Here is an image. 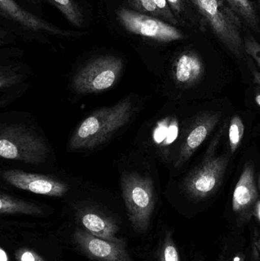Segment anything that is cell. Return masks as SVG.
Returning a JSON list of instances; mask_svg holds the SVG:
<instances>
[{
	"instance_id": "14",
	"label": "cell",
	"mask_w": 260,
	"mask_h": 261,
	"mask_svg": "<svg viewBox=\"0 0 260 261\" xmlns=\"http://www.w3.org/2000/svg\"><path fill=\"white\" fill-rule=\"evenodd\" d=\"M78 222L85 231L107 241L117 240L119 227L112 218L96 208H82L76 213Z\"/></svg>"
},
{
	"instance_id": "12",
	"label": "cell",
	"mask_w": 260,
	"mask_h": 261,
	"mask_svg": "<svg viewBox=\"0 0 260 261\" xmlns=\"http://www.w3.org/2000/svg\"><path fill=\"white\" fill-rule=\"evenodd\" d=\"M258 191L255 182L254 167L247 162L234 190L232 208L242 220L250 221L257 205Z\"/></svg>"
},
{
	"instance_id": "6",
	"label": "cell",
	"mask_w": 260,
	"mask_h": 261,
	"mask_svg": "<svg viewBox=\"0 0 260 261\" xmlns=\"http://www.w3.org/2000/svg\"><path fill=\"white\" fill-rule=\"evenodd\" d=\"M122 57L106 51L92 55L75 73L73 88L79 94L101 93L111 88L123 71Z\"/></svg>"
},
{
	"instance_id": "19",
	"label": "cell",
	"mask_w": 260,
	"mask_h": 261,
	"mask_svg": "<svg viewBox=\"0 0 260 261\" xmlns=\"http://www.w3.org/2000/svg\"><path fill=\"white\" fill-rule=\"evenodd\" d=\"M244 134V125L242 119L240 116H233L229 127V145L232 153L238 150L242 141Z\"/></svg>"
},
{
	"instance_id": "5",
	"label": "cell",
	"mask_w": 260,
	"mask_h": 261,
	"mask_svg": "<svg viewBox=\"0 0 260 261\" xmlns=\"http://www.w3.org/2000/svg\"><path fill=\"white\" fill-rule=\"evenodd\" d=\"M215 36L238 58L244 56V40L240 17L224 0H190Z\"/></svg>"
},
{
	"instance_id": "4",
	"label": "cell",
	"mask_w": 260,
	"mask_h": 261,
	"mask_svg": "<svg viewBox=\"0 0 260 261\" xmlns=\"http://www.w3.org/2000/svg\"><path fill=\"white\" fill-rule=\"evenodd\" d=\"M121 188L128 220L133 230L139 234L147 232L156 205L152 180L137 172H130L122 176Z\"/></svg>"
},
{
	"instance_id": "22",
	"label": "cell",
	"mask_w": 260,
	"mask_h": 261,
	"mask_svg": "<svg viewBox=\"0 0 260 261\" xmlns=\"http://www.w3.org/2000/svg\"><path fill=\"white\" fill-rule=\"evenodd\" d=\"M177 129L178 128H177V124H172L168 128L163 125H160L156 128L155 132H154V140L157 144H161L165 142V144H166V135H167L168 141H169V144H170L175 140Z\"/></svg>"
},
{
	"instance_id": "18",
	"label": "cell",
	"mask_w": 260,
	"mask_h": 261,
	"mask_svg": "<svg viewBox=\"0 0 260 261\" xmlns=\"http://www.w3.org/2000/svg\"><path fill=\"white\" fill-rule=\"evenodd\" d=\"M115 1L123 7L131 9L134 12L151 15L163 20L161 13L157 9L155 0H115Z\"/></svg>"
},
{
	"instance_id": "23",
	"label": "cell",
	"mask_w": 260,
	"mask_h": 261,
	"mask_svg": "<svg viewBox=\"0 0 260 261\" xmlns=\"http://www.w3.org/2000/svg\"><path fill=\"white\" fill-rule=\"evenodd\" d=\"M156 5H157V9L161 13L162 18L163 21L172 25L177 26L179 24L180 21L178 18L175 16L172 9L169 7V3L167 0H155Z\"/></svg>"
},
{
	"instance_id": "24",
	"label": "cell",
	"mask_w": 260,
	"mask_h": 261,
	"mask_svg": "<svg viewBox=\"0 0 260 261\" xmlns=\"http://www.w3.org/2000/svg\"><path fill=\"white\" fill-rule=\"evenodd\" d=\"M16 261H46L35 251L28 248H19L15 251Z\"/></svg>"
},
{
	"instance_id": "21",
	"label": "cell",
	"mask_w": 260,
	"mask_h": 261,
	"mask_svg": "<svg viewBox=\"0 0 260 261\" xmlns=\"http://www.w3.org/2000/svg\"><path fill=\"white\" fill-rule=\"evenodd\" d=\"M244 49L245 52L251 57L255 61H256L257 65L259 66L260 70V44L258 42L256 38H253L252 35H247L244 37ZM256 83L260 84V71L258 74L255 76Z\"/></svg>"
},
{
	"instance_id": "11",
	"label": "cell",
	"mask_w": 260,
	"mask_h": 261,
	"mask_svg": "<svg viewBox=\"0 0 260 261\" xmlns=\"http://www.w3.org/2000/svg\"><path fill=\"white\" fill-rule=\"evenodd\" d=\"M1 175L3 179L12 187L35 194L63 197L69 190V186L65 182L44 175L18 170H5Z\"/></svg>"
},
{
	"instance_id": "2",
	"label": "cell",
	"mask_w": 260,
	"mask_h": 261,
	"mask_svg": "<svg viewBox=\"0 0 260 261\" xmlns=\"http://www.w3.org/2000/svg\"><path fill=\"white\" fill-rule=\"evenodd\" d=\"M0 26L18 39L51 44L53 40H72L89 35L86 31L61 29L20 6L15 0H0Z\"/></svg>"
},
{
	"instance_id": "27",
	"label": "cell",
	"mask_w": 260,
	"mask_h": 261,
	"mask_svg": "<svg viewBox=\"0 0 260 261\" xmlns=\"http://www.w3.org/2000/svg\"><path fill=\"white\" fill-rule=\"evenodd\" d=\"M259 260L260 257L259 251H258L256 245H255L254 243H253V249H252L251 259H250V261H259Z\"/></svg>"
},
{
	"instance_id": "29",
	"label": "cell",
	"mask_w": 260,
	"mask_h": 261,
	"mask_svg": "<svg viewBox=\"0 0 260 261\" xmlns=\"http://www.w3.org/2000/svg\"><path fill=\"white\" fill-rule=\"evenodd\" d=\"M255 101H256V103H257V105L260 107V93L256 95V98H255Z\"/></svg>"
},
{
	"instance_id": "25",
	"label": "cell",
	"mask_w": 260,
	"mask_h": 261,
	"mask_svg": "<svg viewBox=\"0 0 260 261\" xmlns=\"http://www.w3.org/2000/svg\"><path fill=\"white\" fill-rule=\"evenodd\" d=\"M167 2L174 15L179 20V18L183 15L186 9L184 0H167Z\"/></svg>"
},
{
	"instance_id": "26",
	"label": "cell",
	"mask_w": 260,
	"mask_h": 261,
	"mask_svg": "<svg viewBox=\"0 0 260 261\" xmlns=\"http://www.w3.org/2000/svg\"><path fill=\"white\" fill-rule=\"evenodd\" d=\"M17 39L18 38L12 32L3 26H0V45L3 46L9 43L15 42Z\"/></svg>"
},
{
	"instance_id": "10",
	"label": "cell",
	"mask_w": 260,
	"mask_h": 261,
	"mask_svg": "<svg viewBox=\"0 0 260 261\" xmlns=\"http://www.w3.org/2000/svg\"><path fill=\"white\" fill-rule=\"evenodd\" d=\"M29 12L44 16L42 4H48L56 9L69 24L77 30L85 31L93 21L92 7L87 0H15Z\"/></svg>"
},
{
	"instance_id": "16",
	"label": "cell",
	"mask_w": 260,
	"mask_h": 261,
	"mask_svg": "<svg viewBox=\"0 0 260 261\" xmlns=\"http://www.w3.org/2000/svg\"><path fill=\"white\" fill-rule=\"evenodd\" d=\"M0 213L2 215H28L41 216L44 210L39 205L2 193L0 196Z\"/></svg>"
},
{
	"instance_id": "1",
	"label": "cell",
	"mask_w": 260,
	"mask_h": 261,
	"mask_svg": "<svg viewBox=\"0 0 260 261\" xmlns=\"http://www.w3.org/2000/svg\"><path fill=\"white\" fill-rule=\"evenodd\" d=\"M99 14L110 32L134 43L166 44L184 38L176 26L123 7L115 0H99Z\"/></svg>"
},
{
	"instance_id": "9",
	"label": "cell",
	"mask_w": 260,
	"mask_h": 261,
	"mask_svg": "<svg viewBox=\"0 0 260 261\" xmlns=\"http://www.w3.org/2000/svg\"><path fill=\"white\" fill-rule=\"evenodd\" d=\"M73 241L78 249L94 261H133L123 239L107 241L99 239L82 228L73 233Z\"/></svg>"
},
{
	"instance_id": "8",
	"label": "cell",
	"mask_w": 260,
	"mask_h": 261,
	"mask_svg": "<svg viewBox=\"0 0 260 261\" xmlns=\"http://www.w3.org/2000/svg\"><path fill=\"white\" fill-rule=\"evenodd\" d=\"M227 164L228 159L224 155H208L206 160L183 181V190L189 197L195 200L212 196L222 182Z\"/></svg>"
},
{
	"instance_id": "31",
	"label": "cell",
	"mask_w": 260,
	"mask_h": 261,
	"mask_svg": "<svg viewBox=\"0 0 260 261\" xmlns=\"http://www.w3.org/2000/svg\"><path fill=\"white\" fill-rule=\"evenodd\" d=\"M256 210L260 217V203H258L257 205H256Z\"/></svg>"
},
{
	"instance_id": "17",
	"label": "cell",
	"mask_w": 260,
	"mask_h": 261,
	"mask_svg": "<svg viewBox=\"0 0 260 261\" xmlns=\"http://www.w3.org/2000/svg\"><path fill=\"white\" fill-rule=\"evenodd\" d=\"M232 10L255 32H259V23L256 11L250 0H224Z\"/></svg>"
},
{
	"instance_id": "28",
	"label": "cell",
	"mask_w": 260,
	"mask_h": 261,
	"mask_svg": "<svg viewBox=\"0 0 260 261\" xmlns=\"http://www.w3.org/2000/svg\"><path fill=\"white\" fill-rule=\"evenodd\" d=\"M0 261H9V256L3 248L0 249Z\"/></svg>"
},
{
	"instance_id": "15",
	"label": "cell",
	"mask_w": 260,
	"mask_h": 261,
	"mask_svg": "<svg viewBox=\"0 0 260 261\" xmlns=\"http://www.w3.org/2000/svg\"><path fill=\"white\" fill-rule=\"evenodd\" d=\"M205 73L204 64L199 55L193 50L179 55L172 64L174 79L179 85L192 87L198 83Z\"/></svg>"
},
{
	"instance_id": "13",
	"label": "cell",
	"mask_w": 260,
	"mask_h": 261,
	"mask_svg": "<svg viewBox=\"0 0 260 261\" xmlns=\"http://www.w3.org/2000/svg\"><path fill=\"white\" fill-rule=\"evenodd\" d=\"M220 117L221 114L218 113H206L193 122L188 130L180 147V153L176 161V168H179L187 162L216 126Z\"/></svg>"
},
{
	"instance_id": "33",
	"label": "cell",
	"mask_w": 260,
	"mask_h": 261,
	"mask_svg": "<svg viewBox=\"0 0 260 261\" xmlns=\"http://www.w3.org/2000/svg\"><path fill=\"white\" fill-rule=\"evenodd\" d=\"M259 4H260V0H259Z\"/></svg>"
},
{
	"instance_id": "20",
	"label": "cell",
	"mask_w": 260,
	"mask_h": 261,
	"mask_svg": "<svg viewBox=\"0 0 260 261\" xmlns=\"http://www.w3.org/2000/svg\"><path fill=\"white\" fill-rule=\"evenodd\" d=\"M159 261H181L178 248L170 233H166L159 250Z\"/></svg>"
},
{
	"instance_id": "32",
	"label": "cell",
	"mask_w": 260,
	"mask_h": 261,
	"mask_svg": "<svg viewBox=\"0 0 260 261\" xmlns=\"http://www.w3.org/2000/svg\"><path fill=\"white\" fill-rule=\"evenodd\" d=\"M259 190H260V176L259 177Z\"/></svg>"
},
{
	"instance_id": "3",
	"label": "cell",
	"mask_w": 260,
	"mask_h": 261,
	"mask_svg": "<svg viewBox=\"0 0 260 261\" xmlns=\"http://www.w3.org/2000/svg\"><path fill=\"white\" fill-rule=\"evenodd\" d=\"M134 112V103L129 97L111 107L96 110L76 128L70 138L69 147L73 151L96 148L125 126Z\"/></svg>"
},
{
	"instance_id": "30",
	"label": "cell",
	"mask_w": 260,
	"mask_h": 261,
	"mask_svg": "<svg viewBox=\"0 0 260 261\" xmlns=\"http://www.w3.org/2000/svg\"><path fill=\"white\" fill-rule=\"evenodd\" d=\"M254 245H256V248H257L258 251H259L260 257V240L257 241V242H254Z\"/></svg>"
},
{
	"instance_id": "7",
	"label": "cell",
	"mask_w": 260,
	"mask_h": 261,
	"mask_svg": "<svg viewBox=\"0 0 260 261\" xmlns=\"http://www.w3.org/2000/svg\"><path fill=\"white\" fill-rule=\"evenodd\" d=\"M48 148L30 130L18 126H3L0 132V156L3 159L38 164L44 161Z\"/></svg>"
}]
</instances>
